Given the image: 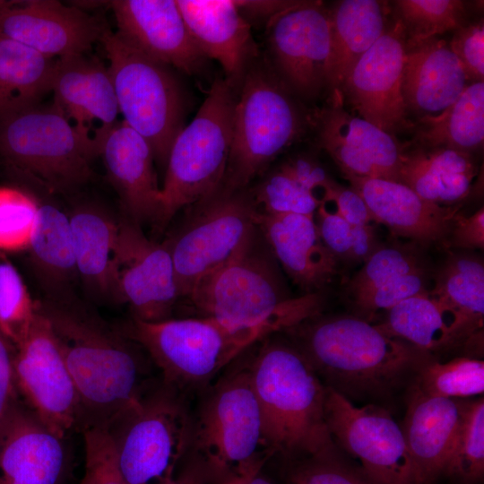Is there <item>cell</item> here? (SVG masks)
Instances as JSON below:
<instances>
[{
  "label": "cell",
  "instance_id": "cell-52",
  "mask_svg": "<svg viewBox=\"0 0 484 484\" xmlns=\"http://www.w3.org/2000/svg\"><path fill=\"white\" fill-rule=\"evenodd\" d=\"M13 346L0 333V433L20 398L13 367Z\"/></svg>",
  "mask_w": 484,
  "mask_h": 484
},
{
  "label": "cell",
  "instance_id": "cell-7",
  "mask_svg": "<svg viewBox=\"0 0 484 484\" xmlns=\"http://www.w3.org/2000/svg\"><path fill=\"white\" fill-rule=\"evenodd\" d=\"M104 429L126 484H167L190 449L193 413L186 394L160 378Z\"/></svg>",
  "mask_w": 484,
  "mask_h": 484
},
{
  "label": "cell",
  "instance_id": "cell-2",
  "mask_svg": "<svg viewBox=\"0 0 484 484\" xmlns=\"http://www.w3.org/2000/svg\"><path fill=\"white\" fill-rule=\"evenodd\" d=\"M284 332L323 384L350 401L394 393L429 359L358 316L319 315Z\"/></svg>",
  "mask_w": 484,
  "mask_h": 484
},
{
  "label": "cell",
  "instance_id": "cell-11",
  "mask_svg": "<svg viewBox=\"0 0 484 484\" xmlns=\"http://www.w3.org/2000/svg\"><path fill=\"white\" fill-rule=\"evenodd\" d=\"M0 158L51 192L88 181L93 159L54 103L37 104L0 120Z\"/></svg>",
  "mask_w": 484,
  "mask_h": 484
},
{
  "label": "cell",
  "instance_id": "cell-41",
  "mask_svg": "<svg viewBox=\"0 0 484 484\" xmlns=\"http://www.w3.org/2000/svg\"><path fill=\"white\" fill-rule=\"evenodd\" d=\"M39 203L17 187L0 186V250L19 252L29 248L39 215Z\"/></svg>",
  "mask_w": 484,
  "mask_h": 484
},
{
  "label": "cell",
  "instance_id": "cell-45",
  "mask_svg": "<svg viewBox=\"0 0 484 484\" xmlns=\"http://www.w3.org/2000/svg\"><path fill=\"white\" fill-rule=\"evenodd\" d=\"M82 434L85 462L80 484H126L105 429L91 428Z\"/></svg>",
  "mask_w": 484,
  "mask_h": 484
},
{
  "label": "cell",
  "instance_id": "cell-10",
  "mask_svg": "<svg viewBox=\"0 0 484 484\" xmlns=\"http://www.w3.org/2000/svg\"><path fill=\"white\" fill-rule=\"evenodd\" d=\"M99 42L109 63L123 121L149 143L155 160L166 168L171 146L185 126L181 84L170 66L148 56L108 27Z\"/></svg>",
  "mask_w": 484,
  "mask_h": 484
},
{
  "label": "cell",
  "instance_id": "cell-37",
  "mask_svg": "<svg viewBox=\"0 0 484 484\" xmlns=\"http://www.w3.org/2000/svg\"><path fill=\"white\" fill-rule=\"evenodd\" d=\"M419 393L451 399L480 395L484 392L483 360L460 357L447 362L426 360L411 385Z\"/></svg>",
  "mask_w": 484,
  "mask_h": 484
},
{
  "label": "cell",
  "instance_id": "cell-55",
  "mask_svg": "<svg viewBox=\"0 0 484 484\" xmlns=\"http://www.w3.org/2000/svg\"><path fill=\"white\" fill-rule=\"evenodd\" d=\"M211 480L216 481L199 462L194 460L191 467L188 465L180 473H176L167 484H209Z\"/></svg>",
  "mask_w": 484,
  "mask_h": 484
},
{
  "label": "cell",
  "instance_id": "cell-36",
  "mask_svg": "<svg viewBox=\"0 0 484 484\" xmlns=\"http://www.w3.org/2000/svg\"><path fill=\"white\" fill-rule=\"evenodd\" d=\"M28 249L48 287L61 290L77 274L69 216L55 205L39 203Z\"/></svg>",
  "mask_w": 484,
  "mask_h": 484
},
{
  "label": "cell",
  "instance_id": "cell-23",
  "mask_svg": "<svg viewBox=\"0 0 484 484\" xmlns=\"http://www.w3.org/2000/svg\"><path fill=\"white\" fill-rule=\"evenodd\" d=\"M188 32L207 59L216 60L238 91L258 51L250 23L235 0H177Z\"/></svg>",
  "mask_w": 484,
  "mask_h": 484
},
{
  "label": "cell",
  "instance_id": "cell-33",
  "mask_svg": "<svg viewBox=\"0 0 484 484\" xmlns=\"http://www.w3.org/2000/svg\"><path fill=\"white\" fill-rule=\"evenodd\" d=\"M57 59L0 36V120L52 91Z\"/></svg>",
  "mask_w": 484,
  "mask_h": 484
},
{
  "label": "cell",
  "instance_id": "cell-20",
  "mask_svg": "<svg viewBox=\"0 0 484 484\" xmlns=\"http://www.w3.org/2000/svg\"><path fill=\"white\" fill-rule=\"evenodd\" d=\"M117 33L148 56L187 74L202 72L208 60L192 39L177 0L110 2Z\"/></svg>",
  "mask_w": 484,
  "mask_h": 484
},
{
  "label": "cell",
  "instance_id": "cell-3",
  "mask_svg": "<svg viewBox=\"0 0 484 484\" xmlns=\"http://www.w3.org/2000/svg\"><path fill=\"white\" fill-rule=\"evenodd\" d=\"M273 333L247 364L272 454L295 459L335 447L324 416L326 386L301 352Z\"/></svg>",
  "mask_w": 484,
  "mask_h": 484
},
{
  "label": "cell",
  "instance_id": "cell-19",
  "mask_svg": "<svg viewBox=\"0 0 484 484\" xmlns=\"http://www.w3.org/2000/svg\"><path fill=\"white\" fill-rule=\"evenodd\" d=\"M54 104L74 127L95 158L118 124L117 100L108 69L84 55L57 59Z\"/></svg>",
  "mask_w": 484,
  "mask_h": 484
},
{
  "label": "cell",
  "instance_id": "cell-12",
  "mask_svg": "<svg viewBox=\"0 0 484 484\" xmlns=\"http://www.w3.org/2000/svg\"><path fill=\"white\" fill-rule=\"evenodd\" d=\"M198 206L164 242L174 266L179 298H187L197 282L223 264L257 225L259 210L242 191L219 190Z\"/></svg>",
  "mask_w": 484,
  "mask_h": 484
},
{
  "label": "cell",
  "instance_id": "cell-31",
  "mask_svg": "<svg viewBox=\"0 0 484 484\" xmlns=\"http://www.w3.org/2000/svg\"><path fill=\"white\" fill-rule=\"evenodd\" d=\"M69 220L77 274L91 290L113 294L118 220L90 204L76 207Z\"/></svg>",
  "mask_w": 484,
  "mask_h": 484
},
{
  "label": "cell",
  "instance_id": "cell-47",
  "mask_svg": "<svg viewBox=\"0 0 484 484\" xmlns=\"http://www.w3.org/2000/svg\"><path fill=\"white\" fill-rule=\"evenodd\" d=\"M451 50L462 64L468 78L483 82L484 78V26L478 22L455 30L448 43Z\"/></svg>",
  "mask_w": 484,
  "mask_h": 484
},
{
  "label": "cell",
  "instance_id": "cell-38",
  "mask_svg": "<svg viewBox=\"0 0 484 484\" xmlns=\"http://www.w3.org/2000/svg\"><path fill=\"white\" fill-rule=\"evenodd\" d=\"M462 484L480 482L484 474V400L463 401L458 431L444 472Z\"/></svg>",
  "mask_w": 484,
  "mask_h": 484
},
{
  "label": "cell",
  "instance_id": "cell-51",
  "mask_svg": "<svg viewBox=\"0 0 484 484\" xmlns=\"http://www.w3.org/2000/svg\"><path fill=\"white\" fill-rule=\"evenodd\" d=\"M449 245L456 248L483 249L484 209L481 207L470 216L456 213L447 238Z\"/></svg>",
  "mask_w": 484,
  "mask_h": 484
},
{
  "label": "cell",
  "instance_id": "cell-49",
  "mask_svg": "<svg viewBox=\"0 0 484 484\" xmlns=\"http://www.w3.org/2000/svg\"><path fill=\"white\" fill-rule=\"evenodd\" d=\"M302 187L312 194L322 203L334 184L324 169L307 157L297 156L281 166Z\"/></svg>",
  "mask_w": 484,
  "mask_h": 484
},
{
  "label": "cell",
  "instance_id": "cell-32",
  "mask_svg": "<svg viewBox=\"0 0 484 484\" xmlns=\"http://www.w3.org/2000/svg\"><path fill=\"white\" fill-rule=\"evenodd\" d=\"M377 327L423 352L446 349L464 341L455 313L428 291L409 298L387 311Z\"/></svg>",
  "mask_w": 484,
  "mask_h": 484
},
{
  "label": "cell",
  "instance_id": "cell-34",
  "mask_svg": "<svg viewBox=\"0 0 484 484\" xmlns=\"http://www.w3.org/2000/svg\"><path fill=\"white\" fill-rule=\"evenodd\" d=\"M415 141L424 149L470 152L483 145L484 82L469 83L456 100L436 116L419 119Z\"/></svg>",
  "mask_w": 484,
  "mask_h": 484
},
{
  "label": "cell",
  "instance_id": "cell-29",
  "mask_svg": "<svg viewBox=\"0 0 484 484\" xmlns=\"http://www.w3.org/2000/svg\"><path fill=\"white\" fill-rule=\"evenodd\" d=\"M331 56L329 84L333 98H341L345 80L360 57L385 31L383 3L341 0L329 11Z\"/></svg>",
  "mask_w": 484,
  "mask_h": 484
},
{
  "label": "cell",
  "instance_id": "cell-56",
  "mask_svg": "<svg viewBox=\"0 0 484 484\" xmlns=\"http://www.w3.org/2000/svg\"><path fill=\"white\" fill-rule=\"evenodd\" d=\"M245 484H272L267 479L259 475V472L253 475Z\"/></svg>",
  "mask_w": 484,
  "mask_h": 484
},
{
  "label": "cell",
  "instance_id": "cell-1",
  "mask_svg": "<svg viewBox=\"0 0 484 484\" xmlns=\"http://www.w3.org/2000/svg\"><path fill=\"white\" fill-rule=\"evenodd\" d=\"M56 338L75 385L79 431L104 429L156 382L143 349L81 305L64 299L38 303Z\"/></svg>",
  "mask_w": 484,
  "mask_h": 484
},
{
  "label": "cell",
  "instance_id": "cell-26",
  "mask_svg": "<svg viewBox=\"0 0 484 484\" xmlns=\"http://www.w3.org/2000/svg\"><path fill=\"white\" fill-rule=\"evenodd\" d=\"M469 81L447 41L406 39L402 89L407 111L436 116L456 100Z\"/></svg>",
  "mask_w": 484,
  "mask_h": 484
},
{
  "label": "cell",
  "instance_id": "cell-24",
  "mask_svg": "<svg viewBox=\"0 0 484 484\" xmlns=\"http://www.w3.org/2000/svg\"><path fill=\"white\" fill-rule=\"evenodd\" d=\"M344 177L365 201L374 221L393 233L421 245L447 239L456 208L428 202L398 181Z\"/></svg>",
  "mask_w": 484,
  "mask_h": 484
},
{
  "label": "cell",
  "instance_id": "cell-40",
  "mask_svg": "<svg viewBox=\"0 0 484 484\" xmlns=\"http://www.w3.org/2000/svg\"><path fill=\"white\" fill-rule=\"evenodd\" d=\"M37 309L19 272L0 260V333L13 346L28 333Z\"/></svg>",
  "mask_w": 484,
  "mask_h": 484
},
{
  "label": "cell",
  "instance_id": "cell-43",
  "mask_svg": "<svg viewBox=\"0 0 484 484\" xmlns=\"http://www.w3.org/2000/svg\"><path fill=\"white\" fill-rule=\"evenodd\" d=\"M424 268L417 255L407 248L378 247L355 273L348 285V293L356 302L389 281Z\"/></svg>",
  "mask_w": 484,
  "mask_h": 484
},
{
  "label": "cell",
  "instance_id": "cell-8",
  "mask_svg": "<svg viewBox=\"0 0 484 484\" xmlns=\"http://www.w3.org/2000/svg\"><path fill=\"white\" fill-rule=\"evenodd\" d=\"M238 91L216 78L194 119L176 137L160 187L153 227L162 231L183 208L213 195L229 157Z\"/></svg>",
  "mask_w": 484,
  "mask_h": 484
},
{
  "label": "cell",
  "instance_id": "cell-46",
  "mask_svg": "<svg viewBox=\"0 0 484 484\" xmlns=\"http://www.w3.org/2000/svg\"><path fill=\"white\" fill-rule=\"evenodd\" d=\"M427 291L428 277L421 268L389 281L354 303L366 318L379 310L388 311L402 301Z\"/></svg>",
  "mask_w": 484,
  "mask_h": 484
},
{
  "label": "cell",
  "instance_id": "cell-39",
  "mask_svg": "<svg viewBox=\"0 0 484 484\" xmlns=\"http://www.w3.org/2000/svg\"><path fill=\"white\" fill-rule=\"evenodd\" d=\"M394 5L406 39L436 38L464 26L466 10L458 0H397Z\"/></svg>",
  "mask_w": 484,
  "mask_h": 484
},
{
  "label": "cell",
  "instance_id": "cell-21",
  "mask_svg": "<svg viewBox=\"0 0 484 484\" xmlns=\"http://www.w3.org/2000/svg\"><path fill=\"white\" fill-rule=\"evenodd\" d=\"M65 439L19 398L0 433V484H65L71 466Z\"/></svg>",
  "mask_w": 484,
  "mask_h": 484
},
{
  "label": "cell",
  "instance_id": "cell-42",
  "mask_svg": "<svg viewBox=\"0 0 484 484\" xmlns=\"http://www.w3.org/2000/svg\"><path fill=\"white\" fill-rule=\"evenodd\" d=\"M251 197L260 212L270 214L315 215L321 204L281 167L264 177Z\"/></svg>",
  "mask_w": 484,
  "mask_h": 484
},
{
  "label": "cell",
  "instance_id": "cell-54",
  "mask_svg": "<svg viewBox=\"0 0 484 484\" xmlns=\"http://www.w3.org/2000/svg\"><path fill=\"white\" fill-rule=\"evenodd\" d=\"M379 247L373 226H351L350 246L348 259L365 262Z\"/></svg>",
  "mask_w": 484,
  "mask_h": 484
},
{
  "label": "cell",
  "instance_id": "cell-25",
  "mask_svg": "<svg viewBox=\"0 0 484 484\" xmlns=\"http://www.w3.org/2000/svg\"><path fill=\"white\" fill-rule=\"evenodd\" d=\"M257 224L279 265L305 294L332 281L337 259L323 244L315 215L259 211Z\"/></svg>",
  "mask_w": 484,
  "mask_h": 484
},
{
  "label": "cell",
  "instance_id": "cell-5",
  "mask_svg": "<svg viewBox=\"0 0 484 484\" xmlns=\"http://www.w3.org/2000/svg\"><path fill=\"white\" fill-rule=\"evenodd\" d=\"M120 330L138 343L161 380L186 394L206 389L235 359L263 339L286 330L278 323L238 327L212 318L127 321Z\"/></svg>",
  "mask_w": 484,
  "mask_h": 484
},
{
  "label": "cell",
  "instance_id": "cell-50",
  "mask_svg": "<svg viewBox=\"0 0 484 484\" xmlns=\"http://www.w3.org/2000/svg\"><path fill=\"white\" fill-rule=\"evenodd\" d=\"M323 203L332 205L333 209L351 226L365 225L374 221L365 201L351 187H343L334 182Z\"/></svg>",
  "mask_w": 484,
  "mask_h": 484
},
{
  "label": "cell",
  "instance_id": "cell-35",
  "mask_svg": "<svg viewBox=\"0 0 484 484\" xmlns=\"http://www.w3.org/2000/svg\"><path fill=\"white\" fill-rule=\"evenodd\" d=\"M430 294L459 318L464 341L482 330L484 265L471 255H452L438 270Z\"/></svg>",
  "mask_w": 484,
  "mask_h": 484
},
{
  "label": "cell",
  "instance_id": "cell-17",
  "mask_svg": "<svg viewBox=\"0 0 484 484\" xmlns=\"http://www.w3.org/2000/svg\"><path fill=\"white\" fill-rule=\"evenodd\" d=\"M106 26L95 16L55 0H0V36L59 59L84 55Z\"/></svg>",
  "mask_w": 484,
  "mask_h": 484
},
{
  "label": "cell",
  "instance_id": "cell-13",
  "mask_svg": "<svg viewBox=\"0 0 484 484\" xmlns=\"http://www.w3.org/2000/svg\"><path fill=\"white\" fill-rule=\"evenodd\" d=\"M13 367L20 398L51 431L63 438L79 431L78 393L39 307L28 333L13 346Z\"/></svg>",
  "mask_w": 484,
  "mask_h": 484
},
{
  "label": "cell",
  "instance_id": "cell-6",
  "mask_svg": "<svg viewBox=\"0 0 484 484\" xmlns=\"http://www.w3.org/2000/svg\"><path fill=\"white\" fill-rule=\"evenodd\" d=\"M188 452L220 484L259 472L272 456L246 362L205 389L193 413Z\"/></svg>",
  "mask_w": 484,
  "mask_h": 484
},
{
  "label": "cell",
  "instance_id": "cell-28",
  "mask_svg": "<svg viewBox=\"0 0 484 484\" xmlns=\"http://www.w3.org/2000/svg\"><path fill=\"white\" fill-rule=\"evenodd\" d=\"M463 401L428 396L411 388L401 426L417 484L444 472L460 425Z\"/></svg>",
  "mask_w": 484,
  "mask_h": 484
},
{
  "label": "cell",
  "instance_id": "cell-27",
  "mask_svg": "<svg viewBox=\"0 0 484 484\" xmlns=\"http://www.w3.org/2000/svg\"><path fill=\"white\" fill-rule=\"evenodd\" d=\"M99 155L126 216L140 225L153 222L160 206V186L149 143L122 120L107 137Z\"/></svg>",
  "mask_w": 484,
  "mask_h": 484
},
{
  "label": "cell",
  "instance_id": "cell-15",
  "mask_svg": "<svg viewBox=\"0 0 484 484\" xmlns=\"http://www.w3.org/2000/svg\"><path fill=\"white\" fill-rule=\"evenodd\" d=\"M266 28L267 61L293 94L315 98L328 87L331 22L321 3L298 1Z\"/></svg>",
  "mask_w": 484,
  "mask_h": 484
},
{
  "label": "cell",
  "instance_id": "cell-53",
  "mask_svg": "<svg viewBox=\"0 0 484 484\" xmlns=\"http://www.w3.org/2000/svg\"><path fill=\"white\" fill-rule=\"evenodd\" d=\"M243 15L248 20L265 22L266 25L279 13L295 5L298 1L235 0Z\"/></svg>",
  "mask_w": 484,
  "mask_h": 484
},
{
  "label": "cell",
  "instance_id": "cell-48",
  "mask_svg": "<svg viewBox=\"0 0 484 484\" xmlns=\"http://www.w3.org/2000/svg\"><path fill=\"white\" fill-rule=\"evenodd\" d=\"M315 221L324 246L337 260L348 259L351 225L325 203H322L317 208Z\"/></svg>",
  "mask_w": 484,
  "mask_h": 484
},
{
  "label": "cell",
  "instance_id": "cell-57",
  "mask_svg": "<svg viewBox=\"0 0 484 484\" xmlns=\"http://www.w3.org/2000/svg\"><path fill=\"white\" fill-rule=\"evenodd\" d=\"M255 474H256V473H252V474H248V475L236 477V478H233V479H231L229 480L224 482L223 484H245Z\"/></svg>",
  "mask_w": 484,
  "mask_h": 484
},
{
  "label": "cell",
  "instance_id": "cell-16",
  "mask_svg": "<svg viewBox=\"0 0 484 484\" xmlns=\"http://www.w3.org/2000/svg\"><path fill=\"white\" fill-rule=\"evenodd\" d=\"M113 279V295L129 305L133 318H171L179 296L170 253L164 243L147 238L128 216L118 220Z\"/></svg>",
  "mask_w": 484,
  "mask_h": 484
},
{
  "label": "cell",
  "instance_id": "cell-14",
  "mask_svg": "<svg viewBox=\"0 0 484 484\" xmlns=\"http://www.w3.org/2000/svg\"><path fill=\"white\" fill-rule=\"evenodd\" d=\"M324 416L334 444L359 459L375 484H417L402 428L387 410L355 406L326 386Z\"/></svg>",
  "mask_w": 484,
  "mask_h": 484
},
{
  "label": "cell",
  "instance_id": "cell-18",
  "mask_svg": "<svg viewBox=\"0 0 484 484\" xmlns=\"http://www.w3.org/2000/svg\"><path fill=\"white\" fill-rule=\"evenodd\" d=\"M405 45L397 21L360 57L341 88L360 117L390 134L409 125L402 89Z\"/></svg>",
  "mask_w": 484,
  "mask_h": 484
},
{
  "label": "cell",
  "instance_id": "cell-9",
  "mask_svg": "<svg viewBox=\"0 0 484 484\" xmlns=\"http://www.w3.org/2000/svg\"><path fill=\"white\" fill-rule=\"evenodd\" d=\"M304 112L268 61L256 58L238 90L226 172L219 190L243 191L302 134Z\"/></svg>",
  "mask_w": 484,
  "mask_h": 484
},
{
  "label": "cell",
  "instance_id": "cell-4",
  "mask_svg": "<svg viewBox=\"0 0 484 484\" xmlns=\"http://www.w3.org/2000/svg\"><path fill=\"white\" fill-rule=\"evenodd\" d=\"M199 314L238 327L278 323L286 330L319 315V292L292 298L258 224L238 249L203 277L186 298Z\"/></svg>",
  "mask_w": 484,
  "mask_h": 484
},
{
  "label": "cell",
  "instance_id": "cell-30",
  "mask_svg": "<svg viewBox=\"0 0 484 484\" xmlns=\"http://www.w3.org/2000/svg\"><path fill=\"white\" fill-rule=\"evenodd\" d=\"M476 174L469 152L448 149H418L402 152L399 182L423 199L450 203L467 196Z\"/></svg>",
  "mask_w": 484,
  "mask_h": 484
},
{
  "label": "cell",
  "instance_id": "cell-22",
  "mask_svg": "<svg viewBox=\"0 0 484 484\" xmlns=\"http://www.w3.org/2000/svg\"><path fill=\"white\" fill-rule=\"evenodd\" d=\"M341 101L317 116L321 147L344 176L378 177L399 182L402 151L392 134L341 108Z\"/></svg>",
  "mask_w": 484,
  "mask_h": 484
},
{
  "label": "cell",
  "instance_id": "cell-44",
  "mask_svg": "<svg viewBox=\"0 0 484 484\" xmlns=\"http://www.w3.org/2000/svg\"><path fill=\"white\" fill-rule=\"evenodd\" d=\"M288 484H375L364 472L345 462L336 446L295 462Z\"/></svg>",
  "mask_w": 484,
  "mask_h": 484
}]
</instances>
